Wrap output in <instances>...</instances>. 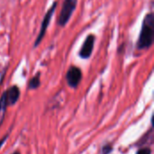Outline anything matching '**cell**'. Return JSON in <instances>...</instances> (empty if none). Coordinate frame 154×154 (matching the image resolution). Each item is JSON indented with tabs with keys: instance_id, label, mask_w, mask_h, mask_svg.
<instances>
[{
	"instance_id": "cell-5",
	"label": "cell",
	"mask_w": 154,
	"mask_h": 154,
	"mask_svg": "<svg viewBox=\"0 0 154 154\" xmlns=\"http://www.w3.org/2000/svg\"><path fill=\"white\" fill-rule=\"evenodd\" d=\"M95 41H96V36L94 34H88L87 36L79 53L81 59H88L91 56L93 49H94Z\"/></svg>"
},
{
	"instance_id": "cell-2",
	"label": "cell",
	"mask_w": 154,
	"mask_h": 154,
	"mask_svg": "<svg viewBox=\"0 0 154 154\" xmlns=\"http://www.w3.org/2000/svg\"><path fill=\"white\" fill-rule=\"evenodd\" d=\"M78 0H64L60 14L58 19V24L60 26H65L69 21L74 10L76 9Z\"/></svg>"
},
{
	"instance_id": "cell-11",
	"label": "cell",
	"mask_w": 154,
	"mask_h": 154,
	"mask_svg": "<svg viewBox=\"0 0 154 154\" xmlns=\"http://www.w3.org/2000/svg\"><path fill=\"white\" fill-rule=\"evenodd\" d=\"M14 154H20V152H15Z\"/></svg>"
},
{
	"instance_id": "cell-9",
	"label": "cell",
	"mask_w": 154,
	"mask_h": 154,
	"mask_svg": "<svg viewBox=\"0 0 154 154\" xmlns=\"http://www.w3.org/2000/svg\"><path fill=\"white\" fill-rule=\"evenodd\" d=\"M136 154H152V151L150 148H143V149H140Z\"/></svg>"
},
{
	"instance_id": "cell-8",
	"label": "cell",
	"mask_w": 154,
	"mask_h": 154,
	"mask_svg": "<svg viewBox=\"0 0 154 154\" xmlns=\"http://www.w3.org/2000/svg\"><path fill=\"white\" fill-rule=\"evenodd\" d=\"M41 73L38 72L34 77H32L29 82V88L30 89H36L37 88H39L40 84H41Z\"/></svg>"
},
{
	"instance_id": "cell-4",
	"label": "cell",
	"mask_w": 154,
	"mask_h": 154,
	"mask_svg": "<svg viewBox=\"0 0 154 154\" xmlns=\"http://www.w3.org/2000/svg\"><path fill=\"white\" fill-rule=\"evenodd\" d=\"M82 79V72L79 68L70 66L66 74L67 83L70 88H77Z\"/></svg>"
},
{
	"instance_id": "cell-7",
	"label": "cell",
	"mask_w": 154,
	"mask_h": 154,
	"mask_svg": "<svg viewBox=\"0 0 154 154\" xmlns=\"http://www.w3.org/2000/svg\"><path fill=\"white\" fill-rule=\"evenodd\" d=\"M6 107H7V104H6V101H5V94L3 93V95H2V97L0 98V126H1V125H2V123L4 121Z\"/></svg>"
},
{
	"instance_id": "cell-10",
	"label": "cell",
	"mask_w": 154,
	"mask_h": 154,
	"mask_svg": "<svg viewBox=\"0 0 154 154\" xmlns=\"http://www.w3.org/2000/svg\"><path fill=\"white\" fill-rule=\"evenodd\" d=\"M6 138H7V135H5L3 139H1V140H0V148H1V147H2V145L5 143V142Z\"/></svg>"
},
{
	"instance_id": "cell-1",
	"label": "cell",
	"mask_w": 154,
	"mask_h": 154,
	"mask_svg": "<svg viewBox=\"0 0 154 154\" xmlns=\"http://www.w3.org/2000/svg\"><path fill=\"white\" fill-rule=\"evenodd\" d=\"M154 39V14L149 13L145 15L142 30L136 43V48L139 51L148 50L152 47Z\"/></svg>"
},
{
	"instance_id": "cell-3",
	"label": "cell",
	"mask_w": 154,
	"mask_h": 154,
	"mask_svg": "<svg viewBox=\"0 0 154 154\" xmlns=\"http://www.w3.org/2000/svg\"><path fill=\"white\" fill-rule=\"evenodd\" d=\"M57 4H58L57 2H54V3L51 5V6L50 7V9L47 11V13L45 14V15H44V17H43V20H42V25H41L40 32H39V33H38V36H37V38H36V40H35V42H34V45H33L34 48L37 47V46L41 43L42 40L43 39V37H44V35H45V33H46L47 28H48V26H49V24H50L51 20V17H52V15H53V14H54V12H55V10H56Z\"/></svg>"
},
{
	"instance_id": "cell-6",
	"label": "cell",
	"mask_w": 154,
	"mask_h": 154,
	"mask_svg": "<svg viewBox=\"0 0 154 154\" xmlns=\"http://www.w3.org/2000/svg\"><path fill=\"white\" fill-rule=\"evenodd\" d=\"M5 97V101L7 106H13L14 105L20 97V89L17 86H13L10 88H8L6 91L4 92Z\"/></svg>"
}]
</instances>
